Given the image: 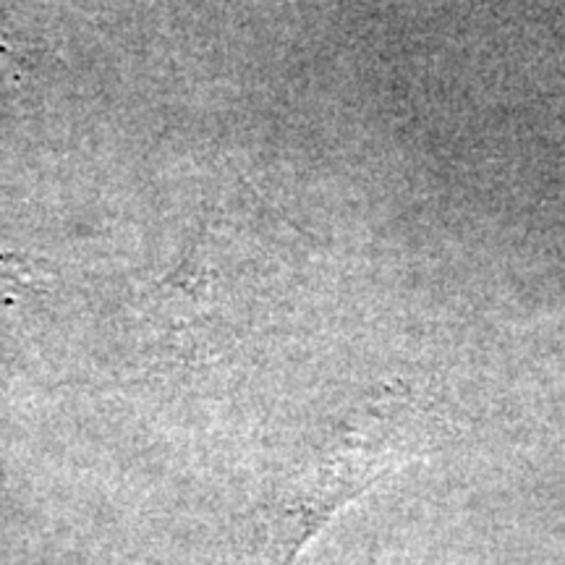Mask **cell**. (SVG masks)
I'll return each instance as SVG.
<instances>
[{"label":"cell","instance_id":"obj_1","mask_svg":"<svg viewBox=\"0 0 565 565\" xmlns=\"http://www.w3.org/2000/svg\"><path fill=\"white\" fill-rule=\"evenodd\" d=\"M419 422L404 395L372 401L315 469L265 508L263 565H294L338 511L419 448Z\"/></svg>","mask_w":565,"mask_h":565}]
</instances>
